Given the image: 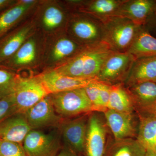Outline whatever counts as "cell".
<instances>
[{
  "mask_svg": "<svg viewBox=\"0 0 156 156\" xmlns=\"http://www.w3.org/2000/svg\"><path fill=\"white\" fill-rule=\"evenodd\" d=\"M114 52L105 41L85 46L76 55L55 70L72 77L97 78L105 62Z\"/></svg>",
  "mask_w": 156,
  "mask_h": 156,
  "instance_id": "6da1fadb",
  "label": "cell"
},
{
  "mask_svg": "<svg viewBox=\"0 0 156 156\" xmlns=\"http://www.w3.org/2000/svg\"><path fill=\"white\" fill-rule=\"evenodd\" d=\"M105 41L114 52H127L142 27L124 17L113 16L102 21Z\"/></svg>",
  "mask_w": 156,
  "mask_h": 156,
  "instance_id": "7a4b0ae2",
  "label": "cell"
},
{
  "mask_svg": "<svg viewBox=\"0 0 156 156\" xmlns=\"http://www.w3.org/2000/svg\"><path fill=\"white\" fill-rule=\"evenodd\" d=\"M49 96L56 113L63 119L93 112L84 88L53 93Z\"/></svg>",
  "mask_w": 156,
  "mask_h": 156,
  "instance_id": "3957f363",
  "label": "cell"
},
{
  "mask_svg": "<svg viewBox=\"0 0 156 156\" xmlns=\"http://www.w3.org/2000/svg\"><path fill=\"white\" fill-rule=\"evenodd\" d=\"M60 132L31 130L26 136L23 146L27 156H57L62 148Z\"/></svg>",
  "mask_w": 156,
  "mask_h": 156,
  "instance_id": "277c9868",
  "label": "cell"
},
{
  "mask_svg": "<svg viewBox=\"0 0 156 156\" xmlns=\"http://www.w3.org/2000/svg\"><path fill=\"white\" fill-rule=\"evenodd\" d=\"M14 95L17 111L24 112L49 94L39 76L23 78L17 76Z\"/></svg>",
  "mask_w": 156,
  "mask_h": 156,
  "instance_id": "5b68a950",
  "label": "cell"
},
{
  "mask_svg": "<svg viewBox=\"0 0 156 156\" xmlns=\"http://www.w3.org/2000/svg\"><path fill=\"white\" fill-rule=\"evenodd\" d=\"M88 114L73 119H64L58 126L65 147L84 155L88 128Z\"/></svg>",
  "mask_w": 156,
  "mask_h": 156,
  "instance_id": "8992f818",
  "label": "cell"
},
{
  "mask_svg": "<svg viewBox=\"0 0 156 156\" xmlns=\"http://www.w3.org/2000/svg\"><path fill=\"white\" fill-rule=\"evenodd\" d=\"M73 19L70 31L76 42L87 46L105 41L104 26L102 21L89 14Z\"/></svg>",
  "mask_w": 156,
  "mask_h": 156,
  "instance_id": "52a82bcc",
  "label": "cell"
},
{
  "mask_svg": "<svg viewBox=\"0 0 156 156\" xmlns=\"http://www.w3.org/2000/svg\"><path fill=\"white\" fill-rule=\"evenodd\" d=\"M134 61V57L128 52H114L105 62L97 79L111 85L123 83Z\"/></svg>",
  "mask_w": 156,
  "mask_h": 156,
  "instance_id": "ba28073f",
  "label": "cell"
},
{
  "mask_svg": "<svg viewBox=\"0 0 156 156\" xmlns=\"http://www.w3.org/2000/svg\"><path fill=\"white\" fill-rule=\"evenodd\" d=\"M49 95L24 112L31 130L58 128L64 119L56 113Z\"/></svg>",
  "mask_w": 156,
  "mask_h": 156,
  "instance_id": "9c48e42d",
  "label": "cell"
},
{
  "mask_svg": "<svg viewBox=\"0 0 156 156\" xmlns=\"http://www.w3.org/2000/svg\"><path fill=\"white\" fill-rule=\"evenodd\" d=\"M39 77L49 95L84 88L90 84L100 82L96 78L84 79L63 75L55 69L45 72Z\"/></svg>",
  "mask_w": 156,
  "mask_h": 156,
  "instance_id": "30bf717a",
  "label": "cell"
},
{
  "mask_svg": "<svg viewBox=\"0 0 156 156\" xmlns=\"http://www.w3.org/2000/svg\"><path fill=\"white\" fill-rule=\"evenodd\" d=\"M97 114L89 116L84 156H105L106 152V126Z\"/></svg>",
  "mask_w": 156,
  "mask_h": 156,
  "instance_id": "8fae6325",
  "label": "cell"
},
{
  "mask_svg": "<svg viewBox=\"0 0 156 156\" xmlns=\"http://www.w3.org/2000/svg\"><path fill=\"white\" fill-rule=\"evenodd\" d=\"M156 12V0H125L113 16L127 18L143 27Z\"/></svg>",
  "mask_w": 156,
  "mask_h": 156,
  "instance_id": "7c38bea8",
  "label": "cell"
},
{
  "mask_svg": "<svg viewBox=\"0 0 156 156\" xmlns=\"http://www.w3.org/2000/svg\"><path fill=\"white\" fill-rule=\"evenodd\" d=\"M30 130L24 112H16L0 121V140L23 145Z\"/></svg>",
  "mask_w": 156,
  "mask_h": 156,
  "instance_id": "4fadbf2b",
  "label": "cell"
},
{
  "mask_svg": "<svg viewBox=\"0 0 156 156\" xmlns=\"http://www.w3.org/2000/svg\"><path fill=\"white\" fill-rule=\"evenodd\" d=\"M104 114L115 140L133 138L137 134L133 113L107 109Z\"/></svg>",
  "mask_w": 156,
  "mask_h": 156,
  "instance_id": "5bb4252c",
  "label": "cell"
},
{
  "mask_svg": "<svg viewBox=\"0 0 156 156\" xmlns=\"http://www.w3.org/2000/svg\"><path fill=\"white\" fill-rule=\"evenodd\" d=\"M125 87L138 113L148 112L156 106L155 82H142Z\"/></svg>",
  "mask_w": 156,
  "mask_h": 156,
  "instance_id": "9a60e30c",
  "label": "cell"
},
{
  "mask_svg": "<svg viewBox=\"0 0 156 156\" xmlns=\"http://www.w3.org/2000/svg\"><path fill=\"white\" fill-rule=\"evenodd\" d=\"M148 81H156V56L135 60L122 83L127 87Z\"/></svg>",
  "mask_w": 156,
  "mask_h": 156,
  "instance_id": "2e32d148",
  "label": "cell"
},
{
  "mask_svg": "<svg viewBox=\"0 0 156 156\" xmlns=\"http://www.w3.org/2000/svg\"><path fill=\"white\" fill-rule=\"evenodd\" d=\"M134 59L156 56V37L142 27L128 51Z\"/></svg>",
  "mask_w": 156,
  "mask_h": 156,
  "instance_id": "e0dca14e",
  "label": "cell"
},
{
  "mask_svg": "<svg viewBox=\"0 0 156 156\" xmlns=\"http://www.w3.org/2000/svg\"><path fill=\"white\" fill-rule=\"evenodd\" d=\"M30 30L26 27L0 38V64L13 56L22 46Z\"/></svg>",
  "mask_w": 156,
  "mask_h": 156,
  "instance_id": "ac0fdd59",
  "label": "cell"
},
{
  "mask_svg": "<svg viewBox=\"0 0 156 156\" xmlns=\"http://www.w3.org/2000/svg\"><path fill=\"white\" fill-rule=\"evenodd\" d=\"M139 124L136 139L146 149H153L156 145V115L138 113Z\"/></svg>",
  "mask_w": 156,
  "mask_h": 156,
  "instance_id": "d6986e66",
  "label": "cell"
},
{
  "mask_svg": "<svg viewBox=\"0 0 156 156\" xmlns=\"http://www.w3.org/2000/svg\"><path fill=\"white\" fill-rule=\"evenodd\" d=\"M125 0H92L87 2L81 10L102 21L113 17Z\"/></svg>",
  "mask_w": 156,
  "mask_h": 156,
  "instance_id": "ffe728a7",
  "label": "cell"
},
{
  "mask_svg": "<svg viewBox=\"0 0 156 156\" xmlns=\"http://www.w3.org/2000/svg\"><path fill=\"white\" fill-rule=\"evenodd\" d=\"M107 109L133 113V101L122 83L112 85Z\"/></svg>",
  "mask_w": 156,
  "mask_h": 156,
  "instance_id": "44dd1931",
  "label": "cell"
},
{
  "mask_svg": "<svg viewBox=\"0 0 156 156\" xmlns=\"http://www.w3.org/2000/svg\"><path fill=\"white\" fill-rule=\"evenodd\" d=\"M146 148L137 140L128 138L115 140L105 156H145Z\"/></svg>",
  "mask_w": 156,
  "mask_h": 156,
  "instance_id": "7402d4cb",
  "label": "cell"
},
{
  "mask_svg": "<svg viewBox=\"0 0 156 156\" xmlns=\"http://www.w3.org/2000/svg\"><path fill=\"white\" fill-rule=\"evenodd\" d=\"M36 56V46L33 40L26 42L11 58L0 64L9 69L29 64L34 61Z\"/></svg>",
  "mask_w": 156,
  "mask_h": 156,
  "instance_id": "603a6c76",
  "label": "cell"
},
{
  "mask_svg": "<svg viewBox=\"0 0 156 156\" xmlns=\"http://www.w3.org/2000/svg\"><path fill=\"white\" fill-rule=\"evenodd\" d=\"M32 5L21 2L0 13V38L17 23Z\"/></svg>",
  "mask_w": 156,
  "mask_h": 156,
  "instance_id": "cb8c5ba5",
  "label": "cell"
},
{
  "mask_svg": "<svg viewBox=\"0 0 156 156\" xmlns=\"http://www.w3.org/2000/svg\"><path fill=\"white\" fill-rule=\"evenodd\" d=\"M84 46L71 38H62L57 41L53 47L52 58L54 61L66 58H68L69 60L76 55Z\"/></svg>",
  "mask_w": 156,
  "mask_h": 156,
  "instance_id": "d4e9b609",
  "label": "cell"
},
{
  "mask_svg": "<svg viewBox=\"0 0 156 156\" xmlns=\"http://www.w3.org/2000/svg\"><path fill=\"white\" fill-rule=\"evenodd\" d=\"M17 77L13 71L0 65V99L14 94Z\"/></svg>",
  "mask_w": 156,
  "mask_h": 156,
  "instance_id": "484cf974",
  "label": "cell"
},
{
  "mask_svg": "<svg viewBox=\"0 0 156 156\" xmlns=\"http://www.w3.org/2000/svg\"><path fill=\"white\" fill-rule=\"evenodd\" d=\"M64 18V14L60 9L54 6H50L44 13L43 23L46 28L53 29L61 24Z\"/></svg>",
  "mask_w": 156,
  "mask_h": 156,
  "instance_id": "4316f807",
  "label": "cell"
},
{
  "mask_svg": "<svg viewBox=\"0 0 156 156\" xmlns=\"http://www.w3.org/2000/svg\"><path fill=\"white\" fill-rule=\"evenodd\" d=\"M1 156H27L22 144L0 140Z\"/></svg>",
  "mask_w": 156,
  "mask_h": 156,
  "instance_id": "83f0119b",
  "label": "cell"
},
{
  "mask_svg": "<svg viewBox=\"0 0 156 156\" xmlns=\"http://www.w3.org/2000/svg\"><path fill=\"white\" fill-rule=\"evenodd\" d=\"M101 82L93 83L84 88L86 94L92 104L93 112H102L105 111L101 105L99 96V83Z\"/></svg>",
  "mask_w": 156,
  "mask_h": 156,
  "instance_id": "f1b7e54d",
  "label": "cell"
},
{
  "mask_svg": "<svg viewBox=\"0 0 156 156\" xmlns=\"http://www.w3.org/2000/svg\"><path fill=\"white\" fill-rule=\"evenodd\" d=\"M17 112L14 94L0 99V121Z\"/></svg>",
  "mask_w": 156,
  "mask_h": 156,
  "instance_id": "f546056e",
  "label": "cell"
},
{
  "mask_svg": "<svg viewBox=\"0 0 156 156\" xmlns=\"http://www.w3.org/2000/svg\"><path fill=\"white\" fill-rule=\"evenodd\" d=\"M112 85L101 82L99 83V96L101 105L105 112L107 109Z\"/></svg>",
  "mask_w": 156,
  "mask_h": 156,
  "instance_id": "4dcf8cb0",
  "label": "cell"
},
{
  "mask_svg": "<svg viewBox=\"0 0 156 156\" xmlns=\"http://www.w3.org/2000/svg\"><path fill=\"white\" fill-rule=\"evenodd\" d=\"M144 27L151 34L156 36V12Z\"/></svg>",
  "mask_w": 156,
  "mask_h": 156,
  "instance_id": "1f68e13d",
  "label": "cell"
},
{
  "mask_svg": "<svg viewBox=\"0 0 156 156\" xmlns=\"http://www.w3.org/2000/svg\"><path fill=\"white\" fill-rule=\"evenodd\" d=\"M57 156H82L75 153L69 149L65 147H62Z\"/></svg>",
  "mask_w": 156,
  "mask_h": 156,
  "instance_id": "d6a6232c",
  "label": "cell"
},
{
  "mask_svg": "<svg viewBox=\"0 0 156 156\" xmlns=\"http://www.w3.org/2000/svg\"><path fill=\"white\" fill-rule=\"evenodd\" d=\"M11 3H12V1L9 0H0V10H2L9 6Z\"/></svg>",
  "mask_w": 156,
  "mask_h": 156,
  "instance_id": "836d02e7",
  "label": "cell"
},
{
  "mask_svg": "<svg viewBox=\"0 0 156 156\" xmlns=\"http://www.w3.org/2000/svg\"><path fill=\"white\" fill-rule=\"evenodd\" d=\"M145 156H156V154L153 150L147 149Z\"/></svg>",
  "mask_w": 156,
  "mask_h": 156,
  "instance_id": "e575fe53",
  "label": "cell"
},
{
  "mask_svg": "<svg viewBox=\"0 0 156 156\" xmlns=\"http://www.w3.org/2000/svg\"><path fill=\"white\" fill-rule=\"evenodd\" d=\"M147 113L152 114L156 115V105L153 108H152L150 111L148 112H147Z\"/></svg>",
  "mask_w": 156,
  "mask_h": 156,
  "instance_id": "d590c367",
  "label": "cell"
},
{
  "mask_svg": "<svg viewBox=\"0 0 156 156\" xmlns=\"http://www.w3.org/2000/svg\"><path fill=\"white\" fill-rule=\"evenodd\" d=\"M153 150L154 151V152L156 154V145L155 146V147H154Z\"/></svg>",
  "mask_w": 156,
  "mask_h": 156,
  "instance_id": "8d00e7d4",
  "label": "cell"
},
{
  "mask_svg": "<svg viewBox=\"0 0 156 156\" xmlns=\"http://www.w3.org/2000/svg\"><path fill=\"white\" fill-rule=\"evenodd\" d=\"M0 156H1V152H0Z\"/></svg>",
  "mask_w": 156,
  "mask_h": 156,
  "instance_id": "74e56055",
  "label": "cell"
},
{
  "mask_svg": "<svg viewBox=\"0 0 156 156\" xmlns=\"http://www.w3.org/2000/svg\"><path fill=\"white\" fill-rule=\"evenodd\" d=\"M155 83H156V82H155Z\"/></svg>",
  "mask_w": 156,
  "mask_h": 156,
  "instance_id": "f35d334b",
  "label": "cell"
}]
</instances>
